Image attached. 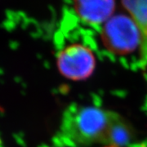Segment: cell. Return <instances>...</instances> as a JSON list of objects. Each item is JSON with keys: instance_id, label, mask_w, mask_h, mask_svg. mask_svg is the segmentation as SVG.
<instances>
[{"instance_id": "cell-1", "label": "cell", "mask_w": 147, "mask_h": 147, "mask_svg": "<svg viewBox=\"0 0 147 147\" xmlns=\"http://www.w3.org/2000/svg\"><path fill=\"white\" fill-rule=\"evenodd\" d=\"M119 117L115 112L98 107L72 105L64 113L61 130L65 137L79 145L108 144Z\"/></svg>"}, {"instance_id": "cell-2", "label": "cell", "mask_w": 147, "mask_h": 147, "mask_svg": "<svg viewBox=\"0 0 147 147\" xmlns=\"http://www.w3.org/2000/svg\"><path fill=\"white\" fill-rule=\"evenodd\" d=\"M144 37L140 27L129 16H112L102 27L100 38L105 47L116 55H127L135 52Z\"/></svg>"}, {"instance_id": "cell-3", "label": "cell", "mask_w": 147, "mask_h": 147, "mask_svg": "<svg viewBox=\"0 0 147 147\" xmlns=\"http://www.w3.org/2000/svg\"><path fill=\"white\" fill-rule=\"evenodd\" d=\"M57 64L60 73L70 80H84L89 78L96 67V58L88 47L73 43L58 53Z\"/></svg>"}, {"instance_id": "cell-4", "label": "cell", "mask_w": 147, "mask_h": 147, "mask_svg": "<svg viewBox=\"0 0 147 147\" xmlns=\"http://www.w3.org/2000/svg\"><path fill=\"white\" fill-rule=\"evenodd\" d=\"M74 4L79 18L93 26L108 21L115 9V0H74Z\"/></svg>"}, {"instance_id": "cell-5", "label": "cell", "mask_w": 147, "mask_h": 147, "mask_svg": "<svg viewBox=\"0 0 147 147\" xmlns=\"http://www.w3.org/2000/svg\"><path fill=\"white\" fill-rule=\"evenodd\" d=\"M122 3L144 35L147 30V0H122Z\"/></svg>"}, {"instance_id": "cell-6", "label": "cell", "mask_w": 147, "mask_h": 147, "mask_svg": "<svg viewBox=\"0 0 147 147\" xmlns=\"http://www.w3.org/2000/svg\"><path fill=\"white\" fill-rule=\"evenodd\" d=\"M131 126L120 116L112 128L108 144L117 147L125 146L131 142Z\"/></svg>"}, {"instance_id": "cell-7", "label": "cell", "mask_w": 147, "mask_h": 147, "mask_svg": "<svg viewBox=\"0 0 147 147\" xmlns=\"http://www.w3.org/2000/svg\"><path fill=\"white\" fill-rule=\"evenodd\" d=\"M144 37H145V38H147V30L146 31V33L144 34Z\"/></svg>"}]
</instances>
